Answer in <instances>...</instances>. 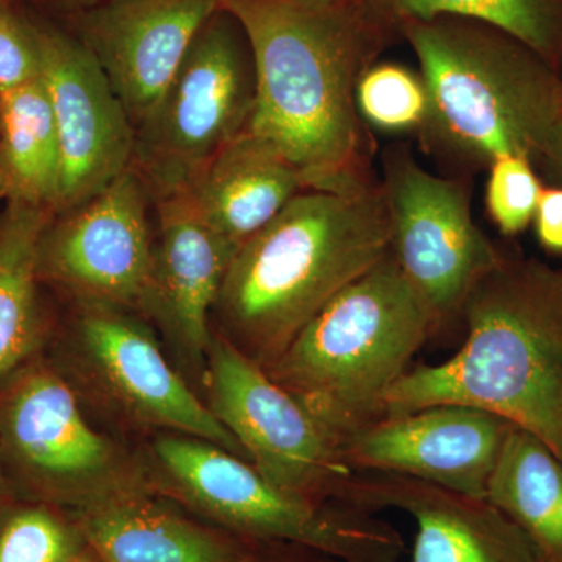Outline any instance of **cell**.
Returning a JSON list of instances; mask_svg holds the SVG:
<instances>
[{
  "label": "cell",
  "mask_w": 562,
  "mask_h": 562,
  "mask_svg": "<svg viewBox=\"0 0 562 562\" xmlns=\"http://www.w3.org/2000/svg\"><path fill=\"white\" fill-rule=\"evenodd\" d=\"M220 7L241 25L254 58L249 131L279 150L308 190L376 180L355 90L394 29L364 0H220Z\"/></svg>",
  "instance_id": "cell-1"
},
{
  "label": "cell",
  "mask_w": 562,
  "mask_h": 562,
  "mask_svg": "<svg viewBox=\"0 0 562 562\" xmlns=\"http://www.w3.org/2000/svg\"><path fill=\"white\" fill-rule=\"evenodd\" d=\"M380 180L305 190L239 247L214 313L220 335L262 369L362 273L390 254Z\"/></svg>",
  "instance_id": "cell-2"
},
{
  "label": "cell",
  "mask_w": 562,
  "mask_h": 562,
  "mask_svg": "<svg viewBox=\"0 0 562 562\" xmlns=\"http://www.w3.org/2000/svg\"><path fill=\"white\" fill-rule=\"evenodd\" d=\"M461 317L468 336L460 351L403 373L383 416L472 406L531 432L562 461V268L503 255L468 295Z\"/></svg>",
  "instance_id": "cell-3"
},
{
  "label": "cell",
  "mask_w": 562,
  "mask_h": 562,
  "mask_svg": "<svg viewBox=\"0 0 562 562\" xmlns=\"http://www.w3.org/2000/svg\"><path fill=\"white\" fill-rule=\"evenodd\" d=\"M419 60L431 98L422 136L472 168L522 155L532 162L562 116V74L508 33L460 18L398 27Z\"/></svg>",
  "instance_id": "cell-4"
},
{
  "label": "cell",
  "mask_w": 562,
  "mask_h": 562,
  "mask_svg": "<svg viewBox=\"0 0 562 562\" xmlns=\"http://www.w3.org/2000/svg\"><path fill=\"white\" fill-rule=\"evenodd\" d=\"M438 328L390 251L335 295L265 371L341 443L383 416L387 392Z\"/></svg>",
  "instance_id": "cell-5"
},
{
  "label": "cell",
  "mask_w": 562,
  "mask_h": 562,
  "mask_svg": "<svg viewBox=\"0 0 562 562\" xmlns=\"http://www.w3.org/2000/svg\"><path fill=\"white\" fill-rule=\"evenodd\" d=\"M146 461L158 495L244 538L297 543L342 562L405 557L401 531L375 514L292 495L249 461L203 439L162 432Z\"/></svg>",
  "instance_id": "cell-6"
},
{
  "label": "cell",
  "mask_w": 562,
  "mask_h": 562,
  "mask_svg": "<svg viewBox=\"0 0 562 562\" xmlns=\"http://www.w3.org/2000/svg\"><path fill=\"white\" fill-rule=\"evenodd\" d=\"M0 462L14 497L68 513L157 494L147 461L91 427L44 351L0 380Z\"/></svg>",
  "instance_id": "cell-7"
},
{
  "label": "cell",
  "mask_w": 562,
  "mask_h": 562,
  "mask_svg": "<svg viewBox=\"0 0 562 562\" xmlns=\"http://www.w3.org/2000/svg\"><path fill=\"white\" fill-rule=\"evenodd\" d=\"M254 58L239 22L220 10L203 24L149 117L136 128L132 168L154 199L187 190L250 127Z\"/></svg>",
  "instance_id": "cell-8"
},
{
  "label": "cell",
  "mask_w": 562,
  "mask_h": 562,
  "mask_svg": "<svg viewBox=\"0 0 562 562\" xmlns=\"http://www.w3.org/2000/svg\"><path fill=\"white\" fill-rule=\"evenodd\" d=\"M203 382L211 413L268 482L306 501L350 506L357 471L344 458L338 438L217 333L206 353Z\"/></svg>",
  "instance_id": "cell-9"
},
{
  "label": "cell",
  "mask_w": 562,
  "mask_h": 562,
  "mask_svg": "<svg viewBox=\"0 0 562 562\" xmlns=\"http://www.w3.org/2000/svg\"><path fill=\"white\" fill-rule=\"evenodd\" d=\"M79 308L65 338L52 336L44 349L66 379L85 380L135 427L192 436L249 461L232 432L169 364L149 328L121 310Z\"/></svg>",
  "instance_id": "cell-10"
},
{
  "label": "cell",
  "mask_w": 562,
  "mask_h": 562,
  "mask_svg": "<svg viewBox=\"0 0 562 562\" xmlns=\"http://www.w3.org/2000/svg\"><path fill=\"white\" fill-rule=\"evenodd\" d=\"M380 183L392 258L441 327L505 254L473 221L468 180L436 176L397 147L384 154Z\"/></svg>",
  "instance_id": "cell-11"
},
{
  "label": "cell",
  "mask_w": 562,
  "mask_h": 562,
  "mask_svg": "<svg viewBox=\"0 0 562 562\" xmlns=\"http://www.w3.org/2000/svg\"><path fill=\"white\" fill-rule=\"evenodd\" d=\"M149 195L131 168L87 202L54 214L38 244L41 283L79 306L146 310L155 257Z\"/></svg>",
  "instance_id": "cell-12"
},
{
  "label": "cell",
  "mask_w": 562,
  "mask_h": 562,
  "mask_svg": "<svg viewBox=\"0 0 562 562\" xmlns=\"http://www.w3.org/2000/svg\"><path fill=\"white\" fill-rule=\"evenodd\" d=\"M35 27V25H33ZM40 79L60 144L55 214L87 202L132 168L136 132L102 69L79 40L35 27Z\"/></svg>",
  "instance_id": "cell-13"
},
{
  "label": "cell",
  "mask_w": 562,
  "mask_h": 562,
  "mask_svg": "<svg viewBox=\"0 0 562 562\" xmlns=\"http://www.w3.org/2000/svg\"><path fill=\"white\" fill-rule=\"evenodd\" d=\"M513 427L497 414L446 403L382 416L344 438L341 449L355 471L412 476L486 498Z\"/></svg>",
  "instance_id": "cell-14"
},
{
  "label": "cell",
  "mask_w": 562,
  "mask_h": 562,
  "mask_svg": "<svg viewBox=\"0 0 562 562\" xmlns=\"http://www.w3.org/2000/svg\"><path fill=\"white\" fill-rule=\"evenodd\" d=\"M220 0H101L81 14L79 40L133 127L149 117Z\"/></svg>",
  "instance_id": "cell-15"
},
{
  "label": "cell",
  "mask_w": 562,
  "mask_h": 562,
  "mask_svg": "<svg viewBox=\"0 0 562 562\" xmlns=\"http://www.w3.org/2000/svg\"><path fill=\"white\" fill-rule=\"evenodd\" d=\"M349 503L366 513L398 509L413 517L409 562H543L527 535L487 498L412 476L357 471Z\"/></svg>",
  "instance_id": "cell-16"
},
{
  "label": "cell",
  "mask_w": 562,
  "mask_h": 562,
  "mask_svg": "<svg viewBox=\"0 0 562 562\" xmlns=\"http://www.w3.org/2000/svg\"><path fill=\"white\" fill-rule=\"evenodd\" d=\"M155 203L158 243L146 312L203 371L214 335L210 316L235 251L205 224L188 192H173Z\"/></svg>",
  "instance_id": "cell-17"
},
{
  "label": "cell",
  "mask_w": 562,
  "mask_h": 562,
  "mask_svg": "<svg viewBox=\"0 0 562 562\" xmlns=\"http://www.w3.org/2000/svg\"><path fill=\"white\" fill-rule=\"evenodd\" d=\"M70 516L102 562H249L258 543L158 494L133 495Z\"/></svg>",
  "instance_id": "cell-18"
},
{
  "label": "cell",
  "mask_w": 562,
  "mask_h": 562,
  "mask_svg": "<svg viewBox=\"0 0 562 562\" xmlns=\"http://www.w3.org/2000/svg\"><path fill=\"white\" fill-rule=\"evenodd\" d=\"M301 172L247 128L184 190L211 231L238 251L301 192Z\"/></svg>",
  "instance_id": "cell-19"
},
{
  "label": "cell",
  "mask_w": 562,
  "mask_h": 562,
  "mask_svg": "<svg viewBox=\"0 0 562 562\" xmlns=\"http://www.w3.org/2000/svg\"><path fill=\"white\" fill-rule=\"evenodd\" d=\"M52 216L18 202H7L0 213V380L44 351L55 331L36 266L41 233Z\"/></svg>",
  "instance_id": "cell-20"
},
{
  "label": "cell",
  "mask_w": 562,
  "mask_h": 562,
  "mask_svg": "<svg viewBox=\"0 0 562 562\" xmlns=\"http://www.w3.org/2000/svg\"><path fill=\"white\" fill-rule=\"evenodd\" d=\"M61 158L46 88L38 79L0 94V199L55 214Z\"/></svg>",
  "instance_id": "cell-21"
},
{
  "label": "cell",
  "mask_w": 562,
  "mask_h": 562,
  "mask_svg": "<svg viewBox=\"0 0 562 562\" xmlns=\"http://www.w3.org/2000/svg\"><path fill=\"white\" fill-rule=\"evenodd\" d=\"M486 498L527 535L543 562H562V461L547 443L514 425Z\"/></svg>",
  "instance_id": "cell-22"
},
{
  "label": "cell",
  "mask_w": 562,
  "mask_h": 562,
  "mask_svg": "<svg viewBox=\"0 0 562 562\" xmlns=\"http://www.w3.org/2000/svg\"><path fill=\"white\" fill-rule=\"evenodd\" d=\"M394 31L412 21L460 18L514 36L562 70V0H364ZM562 74V72H561Z\"/></svg>",
  "instance_id": "cell-23"
},
{
  "label": "cell",
  "mask_w": 562,
  "mask_h": 562,
  "mask_svg": "<svg viewBox=\"0 0 562 562\" xmlns=\"http://www.w3.org/2000/svg\"><path fill=\"white\" fill-rule=\"evenodd\" d=\"M355 105L366 127L387 135L422 138L431 120L427 81L402 63H372L358 80Z\"/></svg>",
  "instance_id": "cell-24"
},
{
  "label": "cell",
  "mask_w": 562,
  "mask_h": 562,
  "mask_svg": "<svg viewBox=\"0 0 562 562\" xmlns=\"http://www.w3.org/2000/svg\"><path fill=\"white\" fill-rule=\"evenodd\" d=\"M70 513L11 498L0 512V562H70L87 549Z\"/></svg>",
  "instance_id": "cell-25"
},
{
  "label": "cell",
  "mask_w": 562,
  "mask_h": 562,
  "mask_svg": "<svg viewBox=\"0 0 562 562\" xmlns=\"http://www.w3.org/2000/svg\"><path fill=\"white\" fill-rule=\"evenodd\" d=\"M486 211L505 236H516L532 224L543 184L535 162L522 155L497 158L490 166Z\"/></svg>",
  "instance_id": "cell-26"
},
{
  "label": "cell",
  "mask_w": 562,
  "mask_h": 562,
  "mask_svg": "<svg viewBox=\"0 0 562 562\" xmlns=\"http://www.w3.org/2000/svg\"><path fill=\"white\" fill-rule=\"evenodd\" d=\"M40 77L35 27L0 13V94Z\"/></svg>",
  "instance_id": "cell-27"
},
{
  "label": "cell",
  "mask_w": 562,
  "mask_h": 562,
  "mask_svg": "<svg viewBox=\"0 0 562 562\" xmlns=\"http://www.w3.org/2000/svg\"><path fill=\"white\" fill-rule=\"evenodd\" d=\"M532 225L543 249L562 255V187L543 188Z\"/></svg>",
  "instance_id": "cell-28"
},
{
  "label": "cell",
  "mask_w": 562,
  "mask_h": 562,
  "mask_svg": "<svg viewBox=\"0 0 562 562\" xmlns=\"http://www.w3.org/2000/svg\"><path fill=\"white\" fill-rule=\"evenodd\" d=\"M249 562H342L338 558L290 542L258 541Z\"/></svg>",
  "instance_id": "cell-29"
},
{
  "label": "cell",
  "mask_w": 562,
  "mask_h": 562,
  "mask_svg": "<svg viewBox=\"0 0 562 562\" xmlns=\"http://www.w3.org/2000/svg\"><path fill=\"white\" fill-rule=\"evenodd\" d=\"M536 165L541 166L547 177L558 187H562V116L550 132Z\"/></svg>",
  "instance_id": "cell-30"
},
{
  "label": "cell",
  "mask_w": 562,
  "mask_h": 562,
  "mask_svg": "<svg viewBox=\"0 0 562 562\" xmlns=\"http://www.w3.org/2000/svg\"><path fill=\"white\" fill-rule=\"evenodd\" d=\"M11 498H14V495L11 494L9 483H7L5 475H3L2 462H0V512H2L3 506H5Z\"/></svg>",
  "instance_id": "cell-31"
},
{
  "label": "cell",
  "mask_w": 562,
  "mask_h": 562,
  "mask_svg": "<svg viewBox=\"0 0 562 562\" xmlns=\"http://www.w3.org/2000/svg\"><path fill=\"white\" fill-rule=\"evenodd\" d=\"M70 562H102L99 560L98 554H95L94 550L91 549L90 546L87 547V549L83 550L80 554H77L76 558H74Z\"/></svg>",
  "instance_id": "cell-32"
},
{
  "label": "cell",
  "mask_w": 562,
  "mask_h": 562,
  "mask_svg": "<svg viewBox=\"0 0 562 562\" xmlns=\"http://www.w3.org/2000/svg\"><path fill=\"white\" fill-rule=\"evenodd\" d=\"M0 202H2V199H0ZM0 213H2V211H0Z\"/></svg>",
  "instance_id": "cell-33"
},
{
  "label": "cell",
  "mask_w": 562,
  "mask_h": 562,
  "mask_svg": "<svg viewBox=\"0 0 562 562\" xmlns=\"http://www.w3.org/2000/svg\"><path fill=\"white\" fill-rule=\"evenodd\" d=\"M0 2H2V0H0Z\"/></svg>",
  "instance_id": "cell-34"
},
{
  "label": "cell",
  "mask_w": 562,
  "mask_h": 562,
  "mask_svg": "<svg viewBox=\"0 0 562 562\" xmlns=\"http://www.w3.org/2000/svg\"><path fill=\"white\" fill-rule=\"evenodd\" d=\"M561 72H562V70H561Z\"/></svg>",
  "instance_id": "cell-35"
}]
</instances>
